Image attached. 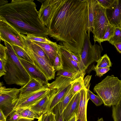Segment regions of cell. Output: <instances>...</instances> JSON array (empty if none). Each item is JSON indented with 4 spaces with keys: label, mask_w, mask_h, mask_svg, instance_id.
Wrapping results in <instances>:
<instances>
[{
    "label": "cell",
    "mask_w": 121,
    "mask_h": 121,
    "mask_svg": "<svg viewBox=\"0 0 121 121\" xmlns=\"http://www.w3.org/2000/svg\"><path fill=\"white\" fill-rule=\"evenodd\" d=\"M87 0H55L47 27L48 35L81 55L87 34Z\"/></svg>",
    "instance_id": "6da1fadb"
},
{
    "label": "cell",
    "mask_w": 121,
    "mask_h": 121,
    "mask_svg": "<svg viewBox=\"0 0 121 121\" xmlns=\"http://www.w3.org/2000/svg\"><path fill=\"white\" fill-rule=\"evenodd\" d=\"M33 0H12L0 6V19L21 34L47 38L48 29L39 17Z\"/></svg>",
    "instance_id": "7a4b0ae2"
},
{
    "label": "cell",
    "mask_w": 121,
    "mask_h": 121,
    "mask_svg": "<svg viewBox=\"0 0 121 121\" xmlns=\"http://www.w3.org/2000/svg\"><path fill=\"white\" fill-rule=\"evenodd\" d=\"M6 48V73L3 78L8 85L14 84L22 86L29 81L30 77L21 63L12 46L4 42Z\"/></svg>",
    "instance_id": "3957f363"
},
{
    "label": "cell",
    "mask_w": 121,
    "mask_h": 121,
    "mask_svg": "<svg viewBox=\"0 0 121 121\" xmlns=\"http://www.w3.org/2000/svg\"><path fill=\"white\" fill-rule=\"evenodd\" d=\"M94 91L102 99L104 106L115 105L121 99V80L114 75L108 76L95 85Z\"/></svg>",
    "instance_id": "277c9868"
},
{
    "label": "cell",
    "mask_w": 121,
    "mask_h": 121,
    "mask_svg": "<svg viewBox=\"0 0 121 121\" xmlns=\"http://www.w3.org/2000/svg\"><path fill=\"white\" fill-rule=\"evenodd\" d=\"M21 34L24 45L23 49L32 59L34 65L45 75L48 81L54 79L55 72L51 62L35 53L28 44L25 35Z\"/></svg>",
    "instance_id": "5b68a950"
},
{
    "label": "cell",
    "mask_w": 121,
    "mask_h": 121,
    "mask_svg": "<svg viewBox=\"0 0 121 121\" xmlns=\"http://www.w3.org/2000/svg\"><path fill=\"white\" fill-rule=\"evenodd\" d=\"M94 29L93 32L95 43L97 42L101 46L102 39L109 23L106 14V9L95 0L94 10Z\"/></svg>",
    "instance_id": "8992f818"
},
{
    "label": "cell",
    "mask_w": 121,
    "mask_h": 121,
    "mask_svg": "<svg viewBox=\"0 0 121 121\" xmlns=\"http://www.w3.org/2000/svg\"><path fill=\"white\" fill-rule=\"evenodd\" d=\"M0 83V109L7 118L12 112L20 95V89L7 88Z\"/></svg>",
    "instance_id": "52a82bcc"
},
{
    "label": "cell",
    "mask_w": 121,
    "mask_h": 121,
    "mask_svg": "<svg viewBox=\"0 0 121 121\" xmlns=\"http://www.w3.org/2000/svg\"><path fill=\"white\" fill-rule=\"evenodd\" d=\"M103 51L102 46L95 44L92 45L87 33L84 40L81 56L83 63L86 69L94 62L99 61Z\"/></svg>",
    "instance_id": "ba28073f"
},
{
    "label": "cell",
    "mask_w": 121,
    "mask_h": 121,
    "mask_svg": "<svg viewBox=\"0 0 121 121\" xmlns=\"http://www.w3.org/2000/svg\"><path fill=\"white\" fill-rule=\"evenodd\" d=\"M0 40L11 45L18 46L22 48L24 45L21 34L3 20L0 19Z\"/></svg>",
    "instance_id": "9c48e42d"
},
{
    "label": "cell",
    "mask_w": 121,
    "mask_h": 121,
    "mask_svg": "<svg viewBox=\"0 0 121 121\" xmlns=\"http://www.w3.org/2000/svg\"><path fill=\"white\" fill-rule=\"evenodd\" d=\"M50 90V89L45 85L42 88L36 91L19 97L12 113L18 108H30L35 105L44 97Z\"/></svg>",
    "instance_id": "30bf717a"
},
{
    "label": "cell",
    "mask_w": 121,
    "mask_h": 121,
    "mask_svg": "<svg viewBox=\"0 0 121 121\" xmlns=\"http://www.w3.org/2000/svg\"><path fill=\"white\" fill-rule=\"evenodd\" d=\"M58 48L62 60L63 69L86 74V71L72 58L70 54L69 50L61 44H58Z\"/></svg>",
    "instance_id": "8fae6325"
},
{
    "label": "cell",
    "mask_w": 121,
    "mask_h": 121,
    "mask_svg": "<svg viewBox=\"0 0 121 121\" xmlns=\"http://www.w3.org/2000/svg\"><path fill=\"white\" fill-rule=\"evenodd\" d=\"M106 14L109 23L114 27L121 28V0H114Z\"/></svg>",
    "instance_id": "7c38bea8"
},
{
    "label": "cell",
    "mask_w": 121,
    "mask_h": 121,
    "mask_svg": "<svg viewBox=\"0 0 121 121\" xmlns=\"http://www.w3.org/2000/svg\"><path fill=\"white\" fill-rule=\"evenodd\" d=\"M88 90L85 87L80 91V99L78 110L76 114L77 119L87 121L86 116L87 107L89 100Z\"/></svg>",
    "instance_id": "4fadbf2b"
},
{
    "label": "cell",
    "mask_w": 121,
    "mask_h": 121,
    "mask_svg": "<svg viewBox=\"0 0 121 121\" xmlns=\"http://www.w3.org/2000/svg\"><path fill=\"white\" fill-rule=\"evenodd\" d=\"M45 85L44 82L40 79L30 77L28 82L20 89L19 97L36 91L42 88Z\"/></svg>",
    "instance_id": "5bb4252c"
},
{
    "label": "cell",
    "mask_w": 121,
    "mask_h": 121,
    "mask_svg": "<svg viewBox=\"0 0 121 121\" xmlns=\"http://www.w3.org/2000/svg\"><path fill=\"white\" fill-rule=\"evenodd\" d=\"M55 2V0H44L38 11L39 18L45 26L48 24Z\"/></svg>",
    "instance_id": "9a60e30c"
},
{
    "label": "cell",
    "mask_w": 121,
    "mask_h": 121,
    "mask_svg": "<svg viewBox=\"0 0 121 121\" xmlns=\"http://www.w3.org/2000/svg\"><path fill=\"white\" fill-rule=\"evenodd\" d=\"M80 99V92L75 95L63 112L64 121H68L77 112Z\"/></svg>",
    "instance_id": "2e32d148"
},
{
    "label": "cell",
    "mask_w": 121,
    "mask_h": 121,
    "mask_svg": "<svg viewBox=\"0 0 121 121\" xmlns=\"http://www.w3.org/2000/svg\"><path fill=\"white\" fill-rule=\"evenodd\" d=\"M19 59L30 77L32 78L40 79L44 82L45 85L48 83V80L46 77L34 65L22 59L19 58Z\"/></svg>",
    "instance_id": "e0dca14e"
},
{
    "label": "cell",
    "mask_w": 121,
    "mask_h": 121,
    "mask_svg": "<svg viewBox=\"0 0 121 121\" xmlns=\"http://www.w3.org/2000/svg\"><path fill=\"white\" fill-rule=\"evenodd\" d=\"M72 81L68 78L63 77L60 91L52 100L50 107V110L51 111L55 106L61 101L66 93Z\"/></svg>",
    "instance_id": "ac0fdd59"
},
{
    "label": "cell",
    "mask_w": 121,
    "mask_h": 121,
    "mask_svg": "<svg viewBox=\"0 0 121 121\" xmlns=\"http://www.w3.org/2000/svg\"><path fill=\"white\" fill-rule=\"evenodd\" d=\"M32 41L38 45L43 49L53 67L55 59L58 52V44L56 42L54 44H51Z\"/></svg>",
    "instance_id": "d6986e66"
},
{
    "label": "cell",
    "mask_w": 121,
    "mask_h": 121,
    "mask_svg": "<svg viewBox=\"0 0 121 121\" xmlns=\"http://www.w3.org/2000/svg\"><path fill=\"white\" fill-rule=\"evenodd\" d=\"M88 8V18L87 32L90 38L91 32H93L94 29V10L95 0H87Z\"/></svg>",
    "instance_id": "ffe728a7"
},
{
    "label": "cell",
    "mask_w": 121,
    "mask_h": 121,
    "mask_svg": "<svg viewBox=\"0 0 121 121\" xmlns=\"http://www.w3.org/2000/svg\"><path fill=\"white\" fill-rule=\"evenodd\" d=\"M20 115L23 118L33 120L35 119H38L40 116L30 108H19L15 109L14 110Z\"/></svg>",
    "instance_id": "44dd1931"
},
{
    "label": "cell",
    "mask_w": 121,
    "mask_h": 121,
    "mask_svg": "<svg viewBox=\"0 0 121 121\" xmlns=\"http://www.w3.org/2000/svg\"><path fill=\"white\" fill-rule=\"evenodd\" d=\"M74 95L72 93L70 84L61 101L59 103L60 114L63 113V111Z\"/></svg>",
    "instance_id": "7402d4cb"
},
{
    "label": "cell",
    "mask_w": 121,
    "mask_h": 121,
    "mask_svg": "<svg viewBox=\"0 0 121 121\" xmlns=\"http://www.w3.org/2000/svg\"><path fill=\"white\" fill-rule=\"evenodd\" d=\"M84 75L81 76L71 82L72 91L74 95L79 92L85 87L84 83Z\"/></svg>",
    "instance_id": "603a6c76"
},
{
    "label": "cell",
    "mask_w": 121,
    "mask_h": 121,
    "mask_svg": "<svg viewBox=\"0 0 121 121\" xmlns=\"http://www.w3.org/2000/svg\"><path fill=\"white\" fill-rule=\"evenodd\" d=\"M85 73L82 72L71 71L62 69L57 72L56 76L67 77L73 81L81 76L85 75Z\"/></svg>",
    "instance_id": "cb8c5ba5"
},
{
    "label": "cell",
    "mask_w": 121,
    "mask_h": 121,
    "mask_svg": "<svg viewBox=\"0 0 121 121\" xmlns=\"http://www.w3.org/2000/svg\"><path fill=\"white\" fill-rule=\"evenodd\" d=\"M25 36L27 41L32 51L39 56L48 61H50L43 49L38 45L28 39L26 35Z\"/></svg>",
    "instance_id": "d4e9b609"
},
{
    "label": "cell",
    "mask_w": 121,
    "mask_h": 121,
    "mask_svg": "<svg viewBox=\"0 0 121 121\" xmlns=\"http://www.w3.org/2000/svg\"><path fill=\"white\" fill-rule=\"evenodd\" d=\"M11 46L19 58L22 59L34 65L32 59L23 49L17 46L13 45Z\"/></svg>",
    "instance_id": "484cf974"
},
{
    "label": "cell",
    "mask_w": 121,
    "mask_h": 121,
    "mask_svg": "<svg viewBox=\"0 0 121 121\" xmlns=\"http://www.w3.org/2000/svg\"><path fill=\"white\" fill-rule=\"evenodd\" d=\"M112 117L114 121H121V103L119 101L112 106Z\"/></svg>",
    "instance_id": "4316f807"
},
{
    "label": "cell",
    "mask_w": 121,
    "mask_h": 121,
    "mask_svg": "<svg viewBox=\"0 0 121 121\" xmlns=\"http://www.w3.org/2000/svg\"><path fill=\"white\" fill-rule=\"evenodd\" d=\"M95 67L106 68L112 66V63L109 57L106 54L101 56L97 62Z\"/></svg>",
    "instance_id": "83f0119b"
},
{
    "label": "cell",
    "mask_w": 121,
    "mask_h": 121,
    "mask_svg": "<svg viewBox=\"0 0 121 121\" xmlns=\"http://www.w3.org/2000/svg\"><path fill=\"white\" fill-rule=\"evenodd\" d=\"M108 41L113 45L121 42V28L114 27L113 35Z\"/></svg>",
    "instance_id": "f1b7e54d"
},
{
    "label": "cell",
    "mask_w": 121,
    "mask_h": 121,
    "mask_svg": "<svg viewBox=\"0 0 121 121\" xmlns=\"http://www.w3.org/2000/svg\"><path fill=\"white\" fill-rule=\"evenodd\" d=\"M53 67L55 72L63 69L62 60L58 48L57 54L54 61Z\"/></svg>",
    "instance_id": "f546056e"
},
{
    "label": "cell",
    "mask_w": 121,
    "mask_h": 121,
    "mask_svg": "<svg viewBox=\"0 0 121 121\" xmlns=\"http://www.w3.org/2000/svg\"><path fill=\"white\" fill-rule=\"evenodd\" d=\"M88 90L89 99L91 100L96 106H99L104 104L103 100L99 96L95 95L89 89Z\"/></svg>",
    "instance_id": "4dcf8cb0"
},
{
    "label": "cell",
    "mask_w": 121,
    "mask_h": 121,
    "mask_svg": "<svg viewBox=\"0 0 121 121\" xmlns=\"http://www.w3.org/2000/svg\"><path fill=\"white\" fill-rule=\"evenodd\" d=\"M26 36L28 39L32 41L51 44L55 43V42L51 41L48 38L45 37H37L30 35H27Z\"/></svg>",
    "instance_id": "1f68e13d"
},
{
    "label": "cell",
    "mask_w": 121,
    "mask_h": 121,
    "mask_svg": "<svg viewBox=\"0 0 121 121\" xmlns=\"http://www.w3.org/2000/svg\"><path fill=\"white\" fill-rule=\"evenodd\" d=\"M114 27L109 23L107 26L106 30L101 42L109 40L113 36L114 30Z\"/></svg>",
    "instance_id": "d6a6232c"
},
{
    "label": "cell",
    "mask_w": 121,
    "mask_h": 121,
    "mask_svg": "<svg viewBox=\"0 0 121 121\" xmlns=\"http://www.w3.org/2000/svg\"><path fill=\"white\" fill-rule=\"evenodd\" d=\"M55 114L52 111L49 110L41 115L42 121H55Z\"/></svg>",
    "instance_id": "836d02e7"
},
{
    "label": "cell",
    "mask_w": 121,
    "mask_h": 121,
    "mask_svg": "<svg viewBox=\"0 0 121 121\" xmlns=\"http://www.w3.org/2000/svg\"><path fill=\"white\" fill-rule=\"evenodd\" d=\"M52 111L55 114V121H64L63 113L60 114L59 103L52 109Z\"/></svg>",
    "instance_id": "e575fe53"
},
{
    "label": "cell",
    "mask_w": 121,
    "mask_h": 121,
    "mask_svg": "<svg viewBox=\"0 0 121 121\" xmlns=\"http://www.w3.org/2000/svg\"><path fill=\"white\" fill-rule=\"evenodd\" d=\"M93 70L96 72L95 76L101 77L110 69L109 67L106 68L94 67Z\"/></svg>",
    "instance_id": "d590c367"
},
{
    "label": "cell",
    "mask_w": 121,
    "mask_h": 121,
    "mask_svg": "<svg viewBox=\"0 0 121 121\" xmlns=\"http://www.w3.org/2000/svg\"><path fill=\"white\" fill-rule=\"evenodd\" d=\"M7 59H0V77L4 75L6 73L5 66Z\"/></svg>",
    "instance_id": "8d00e7d4"
},
{
    "label": "cell",
    "mask_w": 121,
    "mask_h": 121,
    "mask_svg": "<svg viewBox=\"0 0 121 121\" xmlns=\"http://www.w3.org/2000/svg\"><path fill=\"white\" fill-rule=\"evenodd\" d=\"M9 116V121H19L23 118L16 111L11 113Z\"/></svg>",
    "instance_id": "74e56055"
},
{
    "label": "cell",
    "mask_w": 121,
    "mask_h": 121,
    "mask_svg": "<svg viewBox=\"0 0 121 121\" xmlns=\"http://www.w3.org/2000/svg\"><path fill=\"white\" fill-rule=\"evenodd\" d=\"M99 3L106 9L109 8L113 2L114 0H97Z\"/></svg>",
    "instance_id": "f35d334b"
},
{
    "label": "cell",
    "mask_w": 121,
    "mask_h": 121,
    "mask_svg": "<svg viewBox=\"0 0 121 121\" xmlns=\"http://www.w3.org/2000/svg\"><path fill=\"white\" fill-rule=\"evenodd\" d=\"M6 48L1 44L0 45V59H7L6 54Z\"/></svg>",
    "instance_id": "ab89813d"
},
{
    "label": "cell",
    "mask_w": 121,
    "mask_h": 121,
    "mask_svg": "<svg viewBox=\"0 0 121 121\" xmlns=\"http://www.w3.org/2000/svg\"><path fill=\"white\" fill-rule=\"evenodd\" d=\"M91 76V75H88L84 78V83L85 87L88 90L89 89L90 82Z\"/></svg>",
    "instance_id": "60d3db41"
},
{
    "label": "cell",
    "mask_w": 121,
    "mask_h": 121,
    "mask_svg": "<svg viewBox=\"0 0 121 121\" xmlns=\"http://www.w3.org/2000/svg\"><path fill=\"white\" fill-rule=\"evenodd\" d=\"M7 118L2 110L0 109V121H6Z\"/></svg>",
    "instance_id": "b9f144b4"
},
{
    "label": "cell",
    "mask_w": 121,
    "mask_h": 121,
    "mask_svg": "<svg viewBox=\"0 0 121 121\" xmlns=\"http://www.w3.org/2000/svg\"><path fill=\"white\" fill-rule=\"evenodd\" d=\"M113 45L118 52L121 53V42L115 44Z\"/></svg>",
    "instance_id": "7bdbcfd3"
},
{
    "label": "cell",
    "mask_w": 121,
    "mask_h": 121,
    "mask_svg": "<svg viewBox=\"0 0 121 121\" xmlns=\"http://www.w3.org/2000/svg\"><path fill=\"white\" fill-rule=\"evenodd\" d=\"M77 117L76 114L74 113L73 115L68 121H76Z\"/></svg>",
    "instance_id": "ee69618b"
},
{
    "label": "cell",
    "mask_w": 121,
    "mask_h": 121,
    "mask_svg": "<svg viewBox=\"0 0 121 121\" xmlns=\"http://www.w3.org/2000/svg\"><path fill=\"white\" fill-rule=\"evenodd\" d=\"M8 3V1L7 0H0V6L4 5Z\"/></svg>",
    "instance_id": "f6af8a7d"
},
{
    "label": "cell",
    "mask_w": 121,
    "mask_h": 121,
    "mask_svg": "<svg viewBox=\"0 0 121 121\" xmlns=\"http://www.w3.org/2000/svg\"><path fill=\"white\" fill-rule=\"evenodd\" d=\"M19 121H33L32 120L26 118H22Z\"/></svg>",
    "instance_id": "bcb514c9"
},
{
    "label": "cell",
    "mask_w": 121,
    "mask_h": 121,
    "mask_svg": "<svg viewBox=\"0 0 121 121\" xmlns=\"http://www.w3.org/2000/svg\"><path fill=\"white\" fill-rule=\"evenodd\" d=\"M97 121H103V118H101L99 119H98Z\"/></svg>",
    "instance_id": "7dc6e473"
},
{
    "label": "cell",
    "mask_w": 121,
    "mask_h": 121,
    "mask_svg": "<svg viewBox=\"0 0 121 121\" xmlns=\"http://www.w3.org/2000/svg\"><path fill=\"white\" fill-rule=\"evenodd\" d=\"M38 121H42L41 116H40L39 118L38 119Z\"/></svg>",
    "instance_id": "c3c4849f"
},
{
    "label": "cell",
    "mask_w": 121,
    "mask_h": 121,
    "mask_svg": "<svg viewBox=\"0 0 121 121\" xmlns=\"http://www.w3.org/2000/svg\"><path fill=\"white\" fill-rule=\"evenodd\" d=\"M76 121H82L81 120L79 119H77Z\"/></svg>",
    "instance_id": "681fc988"
},
{
    "label": "cell",
    "mask_w": 121,
    "mask_h": 121,
    "mask_svg": "<svg viewBox=\"0 0 121 121\" xmlns=\"http://www.w3.org/2000/svg\"></svg>",
    "instance_id": "f907efd6"
}]
</instances>
